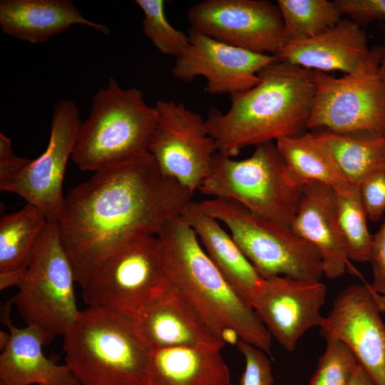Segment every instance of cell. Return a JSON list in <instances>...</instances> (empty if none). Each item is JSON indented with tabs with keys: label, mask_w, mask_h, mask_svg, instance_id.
<instances>
[{
	"label": "cell",
	"mask_w": 385,
	"mask_h": 385,
	"mask_svg": "<svg viewBox=\"0 0 385 385\" xmlns=\"http://www.w3.org/2000/svg\"><path fill=\"white\" fill-rule=\"evenodd\" d=\"M192 196L149 152L95 172L68 192L57 221L76 282L83 287L102 260L134 239L157 235L183 216Z\"/></svg>",
	"instance_id": "1"
},
{
	"label": "cell",
	"mask_w": 385,
	"mask_h": 385,
	"mask_svg": "<svg viewBox=\"0 0 385 385\" xmlns=\"http://www.w3.org/2000/svg\"><path fill=\"white\" fill-rule=\"evenodd\" d=\"M258 76L255 86L230 96L226 113L210 107L205 120L217 152L233 158L246 147L296 136L307 128L314 71L277 58Z\"/></svg>",
	"instance_id": "2"
},
{
	"label": "cell",
	"mask_w": 385,
	"mask_h": 385,
	"mask_svg": "<svg viewBox=\"0 0 385 385\" xmlns=\"http://www.w3.org/2000/svg\"><path fill=\"white\" fill-rule=\"evenodd\" d=\"M168 281L192 304L225 344L246 342L266 353L272 337L252 307L229 284L208 257L183 216L157 235Z\"/></svg>",
	"instance_id": "3"
},
{
	"label": "cell",
	"mask_w": 385,
	"mask_h": 385,
	"mask_svg": "<svg viewBox=\"0 0 385 385\" xmlns=\"http://www.w3.org/2000/svg\"><path fill=\"white\" fill-rule=\"evenodd\" d=\"M63 337L65 364L81 385H149L153 348L134 315L88 306Z\"/></svg>",
	"instance_id": "4"
},
{
	"label": "cell",
	"mask_w": 385,
	"mask_h": 385,
	"mask_svg": "<svg viewBox=\"0 0 385 385\" xmlns=\"http://www.w3.org/2000/svg\"><path fill=\"white\" fill-rule=\"evenodd\" d=\"M156 123L155 106L140 89L123 88L110 78L81 123L71 158L80 170L94 173L130 161L148 152Z\"/></svg>",
	"instance_id": "5"
},
{
	"label": "cell",
	"mask_w": 385,
	"mask_h": 385,
	"mask_svg": "<svg viewBox=\"0 0 385 385\" xmlns=\"http://www.w3.org/2000/svg\"><path fill=\"white\" fill-rule=\"evenodd\" d=\"M287 166L276 143L255 146L252 154L237 160L220 152L198 191L210 198L235 201L250 211L290 226L304 188Z\"/></svg>",
	"instance_id": "6"
},
{
	"label": "cell",
	"mask_w": 385,
	"mask_h": 385,
	"mask_svg": "<svg viewBox=\"0 0 385 385\" xmlns=\"http://www.w3.org/2000/svg\"><path fill=\"white\" fill-rule=\"evenodd\" d=\"M200 205L227 227L264 279L284 276L320 281L324 275L317 247L297 235L290 226L256 214L232 200L210 197Z\"/></svg>",
	"instance_id": "7"
},
{
	"label": "cell",
	"mask_w": 385,
	"mask_h": 385,
	"mask_svg": "<svg viewBox=\"0 0 385 385\" xmlns=\"http://www.w3.org/2000/svg\"><path fill=\"white\" fill-rule=\"evenodd\" d=\"M75 276L61 243L56 222L48 221L10 299L26 325H36L53 337H63L78 309Z\"/></svg>",
	"instance_id": "8"
},
{
	"label": "cell",
	"mask_w": 385,
	"mask_h": 385,
	"mask_svg": "<svg viewBox=\"0 0 385 385\" xmlns=\"http://www.w3.org/2000/svg\"><path fill=\"white\" fill-rule=\"evenodd\" d=\"M165 257L157 235H143L102 260L81 287L88 306L135 315L168 284Z\"/></svg>",
	"instance_id": "9"
},
{
	"label": "cell",
	"mask_w": 385,
	"mask_h": 385,
	"mask_svg": "<svg viewBox=\"0 0 385 385\" xmlns=\"http://www.w3.org/2000/svg\"><path fill=\"white\" fill-rule=\"evenodd\" d=\"M315 93L307 129L385 137V81L379 73L335 78L314 71Z\"/></svg>",
	"instance_id": "10"
},
{
	"label": "cell",
	"mask_w": 385,
	"mask_h": 385,
	"mask_svg": "<svg viewBox=\"0 0 385 385\" xmlns=\"http://www.w3.org/2000/svg\"><path fill=\"white\" fill-rule=\"evenodd\" d=\"M148 152L160 171L192 192L198 190L217 152L205 120L182 103L159 100Z\"/></svg>",
	"instance_id": "11"
},
{
	"label": "cell",
	"mask_w": 385,
	"mask_h": 385,
	"mask_svg": "<svg viewBox=\"0 0 385 385\" xmlns=\"http://www.w3.org/2000/svg\"><path fill=\"white\" fill-rule=\"evenodd\" d=\"M187 19L191 29L255 53L276 56L286 43L281 12L270 1L203 0Z\"/></svg>",
	"instance_id": "12"
},
{
	"label": "cell",
	"mask_w": 385,
	"mask_h": 385,
	"mask_svg": "<svg viewBox=\"0 0 385 385\" xmlns=\"http://www.w3.org/2000/svg\"><path fill=\"white\" fill-rule=\"evenodd\" d=\"M385 296L371 284L343 289L320 327L323 337H334L351 351L375 385H385Z\"/></svg>",
	"instance_id": "13"
},
{
	"label": "cell",
	"mask_w": 385,
	"mask_h": 385,
	"mask_svg": "<svg viewBox=\"0 0 385 385\" xmlns=\"http://www.w3.org/2000/svg\"><path fill=\"white\" fill-rule=\"evenodd\" d=\"M81 120L72 100L57 101L53 110L48 143L43 153L30 160L6 192L15 193L41 210L48 221L56 222L65 197L62 185L66 165L77 139Z\"/></svg>",
	"instance_id": "14"
},
{
	"label": "cell",
	"mask_w": 385,
	"mask_h": 385,
	"mask_svg": "<svg viewBox=\"0 0 385 385\" xmlns=\"http://www.w3.org/2000/svg\"><path fill=\"white\" fill-rule=\"evenodd\" d=\"M188 35L190 43L176 58L172 76L185 83L203 76L211 95L232 96L253 88L260 81L259 72L277 58L225 43L191 28Z\"/></svg>",
	"instance_id": "15"
},
{
	"label": "cell",
	"mask_w": 385,
	"mask_h": 385,
	"mask_svg": "<svg viewBox=\"0 0 385 385\" xmlns=\"http://www.w3.org/2000/svg\"><path fill=\"white\" fill-rule=\"evenodd\" d=\"M326 297L320 281L276 276L264 279L251 305L272 337L292 352L307 331L322 324Z\"/></svg>",
	"instance_id": "16"
},
{
	"label": "cell",
	"mask_w": 385,
	"mask_h": 385,
	"mask_svg": "<svg viewBox=\"0 0 385 385\" xmlns=\"http://www.w3.org/2000/svg\"><path fill=\"white\" fill-rule=\"evenodd\" d=\"M276 56L312 71L364 77L379 73L381 46L370 49L363 28L345 19L316 36L286 43Z\"/></svg>",
	"instance_id": "17"
},
{
	"label": "cell",
	"mask_w": 385,
	"mask_h": 385,
	"mask_svg": "<svg viewBox=\"0 0 385 385\" xmlns=\"http://www.w3.org/2000/svg\"><path fill=\"white\" fill-rule=\"evenodd\" d=\"M11 300L1 311L2 322L10 333V341L0 355V385H81L68 366L47 358L43 346L54 337L36 325L14 326L10 318Z\"/></svg>",
	"instance_id": "18"
},
{
	"label": "cell",
	"mask_w": 385,
	"mask_h": 385,
	"mask_svg": "<svg viewBox=\"0 0 385 385\" xmlns=\"http://www.w3.org/2000/svg\"><path fill=\"white\" fill-rule=\"evenodd\" d=\"M135 318L142 334L153 349L225 343L169 281L163 290L138 312Z\"/></svg>",
	"instance_id": "19"
},
{
	"label": "cell",
	"mask_w": 385,
	"mask_h": 385,
	"mask_svg": "<svg viewBox=\"0 0 385 385\" xmlns=\"http://www.w3.org/2000/svg\"><path fill=\"white\" fill-rule=\"evenodd\" d=\"M290 227L317 247L326 277L334 279L344 274L349 260L339 227L337 193L333 189L319 182H305Z\"/></svg>",
	"instance_id": "20"
},
{
	"label": "cell",
	"mask_w": 385,
	"mask_h": 385,
	"mask_svg": "<svg viewBox=\"0 0 385 385\" xmlns=\"http://www.w3.org/2000/svg\"><path fill=\"white\" fill-rule=\"evenodd\" d=\"M76 24L110 34L107 26L85 18L70 0L0 1L1 31L21 41L43 43Z\"/></svg>",
	"instance_id": "21"
},
{
	"label": "cell",
	"mask_w": 385,
	"mask_h": 385,
	"mask_svg": "<svg viewBox=\"0 0 385 385\" xmlns=\"http://www.w3.org/2000/svg\"><path fill=\"white\" fill-rule=\"evenodd\" d=\"M223 342L152 349L149 385H232Z\"/></svg>",
	"instance_id": "22"
},
{
	"label": "cell",
	"mask_w": 385,
	"mask_h": 385,
	"mask_svg": "<svg viewBox=\"0 0 385 385\" xmlns=\"http://www.w3.org/2000/svg\"><path fill=\"white\" fill-rule=\"evenodd\" d=\"M183 217L193 229L205 252L226 280L251 305L264 278L230 234L202 210L200 202L194 200Z\"/></svg>",
	"instance_id": "23"
},
{
	"label": "cell",
	"mask_w": 385,
	"mask_h": 385,
	"mask_svg": "<svg viewBox=\"0 0 385 385\" xmlns=\"http://www.w3.org/2000/svg\"><path fill=\"white\" fill-rule=\"evenodd\" d=\"M289 168L302 181H317L344 193L352 186L319 135L305 133L275 141Z\"/></svg>",
	"instance_id": "24"
},
{
	"label": "cell",
	"mask_w": 385,
	"mask_h": 385,
	"mask_svg": "<svg viewBox=\"0 0 385 385\" xmlns=\"http://www.w3.org/2000/svg\"><path fill=\"white\" fill-rule=\"evenodd\" d=\"M48 220L36 206L0 219V272L26 270Z\"/></svg>",
	"instance_id": "25"
},
{
	"label": "cell",
	"mask_w": 385,
	"mask_h": 385,
	"mask_svg": "<svg viewBox=\"0 0 385 385\" xmlns=\"http://www.w3.org/2000/svg\"><path fill=\"white\" fill-rule=\"evenodd\" d=\"M331 150L339 168L351 185H356L374 170L385 166V137L317 133Z\"/></svg>",
	"instance_id": "26"
},
{
	"label": "cell",
	"mask_w": 385,
	"mask_h": 385,
	"mask_svg": "<svg viewBox=\"0 0 385 385\" xmlns=\"http://www.w3.org/2000/svg\"><path fill=\"white\" fill-rule=\"evenodd\" d=\"M286 43L316 36L336 26L342 14L328 0H278Z\"/></svg>",
	"instance_id": "27"
},
{
	"label": "cell",
	"mask_w": 385,
	"mask_h": 385,
	"mask_svg": "<svg viewBox=\"0 0 385 385\" xmlns=\"http://www.w3.org/2000/svg\"><path fill=\"white\" fill-rule=\"evenodd\" d=\"M337 215L348 259L358 262H369L373 235L367 227L368 218L358 186L353 185L346 192L337 193Z\"/></svg>",
	"instance_id": "28"
},
{
	"label": "cell",
	"mask_w": 385,
	"mask_h": 385,
	"mask_svg": "<svg viewBox=\"0 0 385 385\" xmlns=\"http://www.w3.org/2000/svg\"><path fill=\"white\" fill-rule=\"evenodd\" d=\"M143 13V33L163 54L178 58L190 43L188 35L168 20L164 0H135Z\"/></svg>",
	"instance_id": "29"
},
{
	"label": "cell",
	"mask_w": 385,
	"mask_h": 385,
	"mask_svg": "<svg viewBox=\"0 0 385 385\" xmlns=\"http://www.w3.org/2000/svg\"><path fill=\"white\" fill-rule=\"evenodd\" d=\"M308 385H348L358 363L349 349L339 339L328 336Z\"/></svg>",
	"instance_id": "30"
},
{
	"label": "cell",
	"mask_w": 385,
	"mask_h": 385,
	"mask_svg": "<svg viewBox=\"0 0 385 385\" xmlns=\"http://www.w3.org/2000/svg\"><path fill=\"white\" fill-rule=\"evenodd\" d=\"M237 347L245 360L240 385H273L272 365L266 352L240 339Z\"/></svg>",
	"instance_id": "31"
},
{
	"label": "cell",
	"mask_w": 385,
	"mask_h": 385,
	"mask_svg": "<svg viewBox=\"0 0 385 385\" xmlns=\"http://www.w3.org/2000/svg\"><path fill=\"white\" fill-rule=\"evenodd\" d=\"M358 187L367 218L379 220L385 214V166L369 174Z\"/></svg>",
	"instance_id": "32"
},
{
	"label": "cell",
	"mask_w": 385,
	"mask_h": 385,
	"mask_svg": "<svg viewBox=\"0 0 385 385\" xmlns=\"http://www.w3.org/2000/svg\"><path fill=\"white\" fill-rule=\"evenodd\" d=\"M342 15L361 28L374 20L385 19V0H334Z\"/></svg>",
	"instance_id": "33"
},
{
	"label": "cell",
	"mask_w": 385,
	"mask_h": 385,
	"mask_svg": "<svg viewBox=\"0 0 385 385\" xmlns=\"http://www.w3.org/2000/svg\"><path fill=\"white\" fill-rule=\"evenodd\" d=\"M30 160L17 156L12 150L11 140L0 133V190L6 192L20 175Z\"/></svg>",
	"instance_id": "34"
},
{
	"label": "cell",
	"mask_w": 385,
	"mask_h": 385,
	"mask_svg": "<svg viewBox=\"0 0 385 385\" xmlns=\"http://www.w3.org/2000/svg\"><path fill=\"white\" fill-rule=\"evenodd\" d=\"M369 262L373 270L371 286L375 292L385 296V218L379 231L373 235Z\"/></svg>",
	"instance_id": "35"
},
{
	"label": "cell",
	"mask_w": 385,
	"mask_h": 385,
	"mask_svg": "<svg viewBox=\"0 0 385 385\" xmlns=\"http://www.w3.org/2000/svg\"><path fill=\"white\" fill-rule=\"evenodd\" d=\"M26 270L0 272V290H4L12 286L17 287L23 278Z\"/></svg>",
	"instance_id": "36"
},
{
	"label": "cell",
	"mask_w": 385,
	"mask_h": 385,
	"mask_svg": "<svg viewBox=\"0 0 385 385\" xmlns=\"http://www.w3.org/2000/svg\"><path fill=\"white\" fill-rule=\"evenodd\" d=\"M348 385H375L372 379L358 364Z\"/></svg>",
	"instance_id": "37"
},
{
	"label": "cell",
	"mask_w": 385,
	"mask_h": 385,
	"mask_svg": "<svg viewBox=\"0 0 385 385\" xmlns=\"http://www.w3.org/2000/svg\"><path fill=\"white\" fill-rule=\"evenodd\" d=\"M10 341V333L5 331H0V349L2 351L9 344Z\"/></svg>",
	"instance_id": "38"
},
{
	"label": "cell",
	"mask_w": 385,
	"mask_h": 385,
	"mask_svg": "<svg viewBox=\"0 0 385 385\" xmlns=\"http://www.w3.org/2000/svg\"><path fill=\"white\" fill-rule=\"evenodd\" d=\"M379 76L385 81V45L381 46V58L379 68Z\"/></svg>",
	"instance_id": "39"
},
{
	"label": "cell",
	"mask_w": 385,
	"mask_h": 385,
	"mask_svg": "<svg viewBox=\"0 0 385 385\" xmlns=\"http://www.w3.org/2000/svg\"><path fill=\"white\" fill-rule=\"evenodd\" d=\"M39 385H46V384H39Z\"/></svg>",
	"instance_id": "40"
}]
</instances>
